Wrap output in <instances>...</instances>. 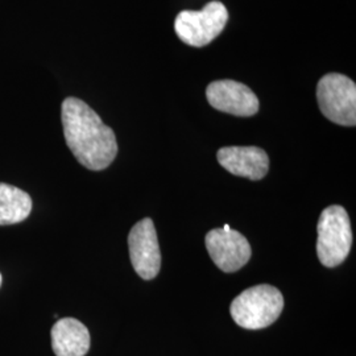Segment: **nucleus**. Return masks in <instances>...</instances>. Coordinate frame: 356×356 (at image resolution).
Instances as JSON below:
<instances>
[{
  "instance_id": "12",
  "label": "nucleus",
  "mask_w": 356,
  "mask_h": 356,
  "mask_svg": "<svg viewBox=\"0 0 356 356\" xmlns=\"http://www.w3.org/2000/svg\"><path fill=\"white\" fill-rule=\"evenodd\" d=\"M223 229H231V227H229V225H225Z\"/></svg>"
},
{
  "instance_id": "10",
  "label": "nucleus",
  "mask_w": 356,
  "mask_h": 356,
  "mask_svg": "<svg viewBox=\"0 0 356 356\" xmlns=\"http://www.w3.org/2000/svg\"><path fill=\"white\" fill-rule=\"evenodd\" d=\"M56 356H85L90 350L88 327L76 318L58 319L51 331Z\"/></svg>"
},
{
  "instance_id": "6",
  "label": "nucleus",
  "mask_w": 356,
  "mask_h": 356,
  "mask_svg": "<svg viewBox=\"0 0 356 356\" xmlns=\"http://www.w3.org/2000/svg\"><path fill=\"white\" fill-rule=\"evenodd\" d=\"M128 250L132 267L143 280H152L159 275L161 252L151 218L141 219L129 231Z\"/></svg>"
},
{
  "instance_id": "4",
  "label": "nucleus",
  "mask_w": 356,
  "mask_h": 356,
  "mask_svg": "<svg viewBox=\"0 0 356 356\" xmlns=\"http://www.w3.org/2000/svg\"><path fill=\"white\" fill-rule=\"evenodd\" d=\"M319 110L330 122L354 127L356 124V85L343 74L330 73L319 79L317 86Z\"/></svg>"
},
{
  "instance_id": "13",
  "label": "nucleus",
  "mask_w": 356,
  "mask_h": 356,
  "mask_svg": "<svg viewBox=\"0 0 356 356\" xmlns=\"http://www.w3.org/2000/svg\"><path fill=\"white\" fill-rule=\"evenodd\" d=\"M1 282H3V277H1V273H0V286H1Z\"/></svg>"
},
{
  "instance_id": "7",
  "label": "nucleus",
  "mask_w": 356,
  "mask_h": 356,
  "mask_svg": "<svg viewBox=\"0 0 356 356\" xmlns=\"http://www.w3.org/2000/svg\"><path fill=\"white\" fill-rule=\"evenodd\" d=\"M206 248L216 267L232 273L244 267L251 259L252 250L239 231L214 229L206 235Z\"/></svg>"
},
{
  "instance_id": "2",
  "label": "nucleus",
  "mask_w": 356,
  "mask_h": 356,
  "mask_svg": "<svg viewBox=\"0 0 356 356\" xmlns=\"http://www.w3.org/2000/svg\"><path fill=\"white\" fill-rule=\"evenodd\" d=\"M284 309V297L272 285L261 284L245 289L229 306L231 317L243 329L260 330L275 323Z\"/></svg>"
},
{
  "instance_id": "3",
  "label": "nucleus",
  "mask_w": 356,
  "mask_h": 356,
  "mask_svg": "<svg viewBox=\"0 0 356 356\" xmlns=\"http://www.w3.org/2000/svg\"><path fill=\"white\" fill-rule=\"evenodd\" d=\"M317 254L322 266H341L351 251L353 231L346 209L339 204L326 207L319 216Z\"/></svg>"
},
{
  "instance_id": "9",
  "label": "nucleus",
  "mask_w": 356,
  "mask_h": 356,
  "mask_svg": "<svg viewBox=\"0 0 356 356\" xmlns=\"http://www.w3.org/2000/svg\"><path fill=\"white\" fill-rule=\"evenodd\" d=\"M218 163L234 176L259 181L266 177L269 159L259 147H225L216 153Z\"/></svg>"
},
{
  "instance_id": "8",
  "label": "nucleus",
  "mask_w": 356,
  "mask_h": 356,
  "mask_svg": "<svg viewBox=\"0 0 356 356\" xmlns=\"http://www.w3.org/2000/svg\"><path fill=\"white\" fill-rule=\"evenodd\" d=\"M206 97L218 111L235 116H252L259 111V99L252 90L241 82L222 79L211 82Z\"/></svg>"
},
{
  "instance_id": "5",
  "label": "nucleus",
  "mask_w": 356,
  "mask_h": 356,
  "mask_svg": "<svg viewBox=\"0 0 356 356\" xmlns=\"http://www.w3.org/2000/svg\"><path fill=\"white\" fill-rule=\"evenodd\" d=\"M229 13L223 3L210 1L201 11H182L178 13L175 29L185 44L202 48L214 41L225 29Z\"/></svg>"
},
{
  "instance_id": "11",
  "label": "nucleus",
  "mask_w": 356,
  "mask_h": 356,
  "mask_svg": "<svg viewBox=\"0 0 356 356\" xmlns=\"http://www.w3.org/2000/svg\"><path fill=\"white\" fill-rule=\"evenodd\" d=\"M32 211L29 194L8 184H0V226L26 220Z\"/></svg>"
},
{
  "instance_id": "1",
  "label": "nucleus",
  "mask_w": 356,
  "mask_h": 356,
  "mask_svg": "<svg viewBox=\"0 0 356 356\" xmlns=\"http://www.w3.org/2000/svg\"><path fill=\"white\" fill-rule=\"evenodd\" d=\"M65 140L81 165L103 170L118 154L114 131L106 126L89 104L78 98H66L61 107Z\"/></svg>"
}]
</instances>
